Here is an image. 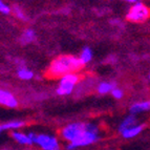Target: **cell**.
<instances>
[{
    "label": "cell",
    "instance_id": "6da1fadb",
    "mask_svg": "<svg viewBox=\"0 0 150 150\" xmlns=\"http://www.w3.org/2000/svg\"><path fill=\"white\" fill-rule=\"evenodd\" d=\"M83 67L79 57L71 55L59 56L52 61L46 70V77L50 79L61 78L70 73H78Z\"/></svg>",
    "mask_w": 150,
    "mask_h": 150
},
{
    "label": "cell",
    "instance_id": "7a4b0ae2",
    "mask_svg": "<svg viewBox=\"0 0 150 150\" xmlns=\"http://www.w3.org/2000/svg\"><path fill=\"white\" fill-rule=\"evenodd\" d=\"M100 139L99 128L95 124L86 123V129L81 133L75 141L68 143L66 145V150H76L80 147H86L91 144H95Z\"/></svg>",
    "mask_w": 150,
    "mask_h": 150
},
{
    "label": "cell",
    "instance_id": "3957f363",
    "mask_svg": "<svg viewBox=\"0 0 150 150\" xmlns=\"http://www.w3.org/2000/svg\"><path fill=\"white\" fill-rule=\"evenodd\" d=\"M81 80H82V76L78 73H70L64 75L59 80V86L56 89V93L59 96L70 95Z\"/></svg>",
    "mask_w": 150,
    "mask_h": 150
},
{
    "label": "cell",
    "instance_id": "277c9868",
    "mask_svg": "<svg viewBox=\"0 0 150 150\" xmlns=\"http://www.w3.org/2000/svg\"><path fill=\"white\" fill-rule=\"evenodd\" d=\"M150 18V8L143 2H137L132 4L126 14V19L133 23L145 22Z\"/></svg>",
    "mask_w": 150,
    "mask_h": 150
},
{
    "label": "cell",
    "instance_id": "5b68a950",
    "mask_svg": "<svg viewBox=\"0 0 150 150\" xmlns=\"http://www.w3.org/2000/svg\"><path fill=\"white\" fill-rule=\"evenodd\" d=\"M86 129V123L75 122L67 124L60 130V137L66 142L70 143L75 141L81 133Z\"/></svg>",
    "mask_w": 150,
    "mask_h": 150
},
{
    "label": "cell",
    "instance_id": "8992f818",
    "mask_svg": "<svg viewBox=\"0 0 150 150\" xmlns=\"http://www.w3.org/2000/svg\"><path fill=\"white\" fill-rule=\"evenodd\" d=\"M34 144H37L42 150H61L60 144L57 138L44 134V133L36 134Z\"/></svg>",
    "mask_w": 150,
    "mask_h": 150
},
{
    "label": "cell",
    "instance_id": "52a82bcc",
    "mask_svg": "<svg viewBox=\"0 0 150 150\" xmlns=\"http://www.w3.org/2000/svg\"><path fill=\"white\" fill-rule=\"evenodd\" d=\"M0 105L8 108H16L18 107L19 103H18L17 98L11 91L0 88Z\"/></svg>",
    "mask_w": 150,
    "mask_h": 150
},
{
    "label": "cell",
    "instance_id": "ba28073f",
    "mask_svg": "<svg viewBox=\"0 0 150 150\" xmlns=\"http://www.w3.org/2000/svg\"><path fill=\"white\" fill-rule=\"evenodd\" d=\"M145 128V125H141V124H135V125L131 126V127L126 128L125 130H123L121 134L124 139H133L135 137H138L141 132Z\"/></svg>",
    "mask_w": 150,
    "mask_h": 150
},
{
    "label": "cell",
    "instance_id": "9c48e42d",
    "mask_svg": "<svg viewBox=\"0 0 150 150\" xmlns=\"http://www.w3.org/2000/svg\"><path fill=\"white\" fill-rule=\"evenodd\" d=\"M129 110H130V113L134 115H137V113L150 111V100L134 103V104H132V105L130 106Z\"/></svg>",
    "mask_w": 150,
    "mask_h": 150
},
{
    "label": "cell",
    "instance_id": "30bf717a",
    "mask_svg": "<svg viewBox=\"0 0 150 150\" xmlns=\"http://www.w3.org/2000/svg\"><path fill=\"white\" fill-rule=\"evenodd\" d=\"M36 39H37V34L33 28H28L22 33V35L19 38V41H20L21 44L26 45L30 44V43L35 42Z\"/></svg>",
    "mask_w": 150,
    "mask_h": 150
},
{
    "label": "cell",
    "instance_id": "8fae6325",
    "mask_svg": "<svg viewBox=\"0 0 150 150\" xmlns=\"http://www.w3.org/2000/svg\"><path fill=\"white\" fill-rule=\"evenodd\" d=\"M12 138L17 143L21 144V145H32V144H34L33 141L30 139L28 133H23V132H20V131L14 130L12 132Z\"/></svg>",
    "mask_w": 150,
    "mask_h": 150
},
{
    "label": "cell",
    "instance_id": "7c38bea8",
    "mask_svg": "<svg viewBox=\"0 0 150 150\" xmlns=\"http://www.w3.org/2000/svg\"><path fill=\"white\" fill-rule=\"evenodd\" d=\"M115 87H117L115 82H112V81H104V82H101L98 84L97 91L100 95H106V93H111V90Z\"/></svg>",
    "mask_w": 150,
    "mask_h": 150
},
{
    "label": "cell",
    "instance_id": "4fadbf2b",
    "mask_svg": "<svg viewBox=\"0 0 150 150\" xmlns=\"http://www.w3.org/2000/svg\"><path fill=\"white\" fill-rule=\"evenodd\" d=\"M137 123H138V120H137V118H135L134 115H128V117H126V118L123 120V122L120 124V126H119V131L122 132L123 130H125L126 128L131 127V126L135 125Z\"/></svg>",
    "mask_w": 150,
    "mask_h": 150
},
{
    "label": "cell",
    "instance_id": "5bb4252c",
    "mask_svg": "<svg viewBox=\"0 0 150 150\" xmlns=\"http://www.w3.org/2000/svg\"><path fill=\"white\" fill-rule=\"evenodd\" d=\"M25 125V123L23 121L17 120V121H10V122H6L4 124L1 125L2 130H17L19 128L23 127Z\"/></svg>",
    "mask_w": 150,
    "mask_h": 150
},
{
    "label": "cell",
    "instance_id": "9a60e30c",
    "mask_svg": "<svg viewBox=\"0 0 150 150\" xmlns=\"http://www.w3.org/2000/svg\"><path fill=\"white\" fill-rule=\"evenodd\" d=\"M93 50H91V48L89 47H84L82 50V52H81L80 54V57H79V59H80V61L82 62L83 65L87 64V63H89L90 61L93 60Z\"/></svg>",
    "mask_w": 150,
    "mask_h": 150
},
{
    "label": "cell",
    "instance_id": "2e32d148",
    "mask_svg": "<svg viewBox=\"0 0 150 150\" xmlns=\"http://www.w3.org/2000/svg\"><path fill=\"white\" fill-rule=\"evenodd\" d=\"M17 76L19 79L21 80H24V81H28V80H30L34 78V73H33L32 70H30L28 68L24 67H19L17 70Z\"/></svg>",
    "mask_w": 150,
    "mask_h": 150
},
{
    "label": "cell",
    "instance_id": "e0dca14e",
    "mask_svg": "<svg viewBox=\"0 0 150 150\" xmlns=\"http://www.w3.org/2000/svg\"><path fill=\"white\" fill-rule=\"evenodd\" d=\"M12 12L14 13V15H15L18 19H20V20H22V21H28V16L25 15L24 11H23L22 8H21V6H19V5H17V4L14 5L12 8Z\"/></svg>",
    "mask_w": 150,
    "mask_h": 150
},
{
    "label": "cell",
    "instance_id": "ac0fdd59",
    "mask_svg": "<svg viewBox=\"0 0 150 150\" xmlns=\"http://www.w3.org/2000/svg\"><path fill=\"white\" fill-rule=\"evenodd\" d=\"M110 93H111V95H112V97L115 98V99H117V100H121V99L124 97V91H123V90L121 89V88H119V87L113 88Z\"/></svg>",
    "mask_w": 150,
    "mask_h": 150
},
{
    "label": "cell",
    "instance_id": "d6986e66",
    "mask_svg": "<svg viewBox=\"0 0 150 150\" xmlns=\"http://www.w3.org/2000/svg\"><path fill=\"white\" fill-rule=\"evenodd\" d=\"M12 12V8L8 6V4H5L3 2V0H0V13L1 14H4V15H8Z\"/></svg>",
    "mask_w": 150,
    "mask_h": 150
},
{
    "label": "cell",
    "instance_id": "ffe728a7",
    "mask_svg": "<svg viewBox=\"0 0 150 150\" xmlns=\"http://www.w3.org/2000/svg\"><path fill=\"white\" fill-rule=\"evenodd\" d=\"M110 23L112 25H115V26H120V25H122V22H121V20H119V19H111L110 20Z\"/></svg>",
    "mask_w": 150,
    "mask_h": 150
},
{
    "label": "cell",
    "instance_id": "44dd1931",
    "mask_svg": "<svg viewBox=\"0 0 150 150\" xmlns=\"http://www.w3.org/2000/svg\"><path fill=\"white\" fill-rule=\"evenodd\" d=\"M124 1L129 2V3H132V4H134V3H137V2H140V0H124Z\"/></svg>",
    "mask_w": 150,
    "mask_h": 150
},
{
    "label": "cell",
    "instance_id": "7402d4cb",
    "mask_svg": "<svg viewBox=\"0 0 150 150\" xmlns=\"http://www.w3.org/2000/svg\"><path fill=\"white\" fill-rule=\"evenodd\" d=\"M1 131H2V128H1V125H0V133H1Z\"/></svg>",
    "mask_w": 150,
    "mask_h": 150
},
{
    "label": "cell",
    "instance_id": "603a6c76",
    "mask_svg": "<svg viewBox=\"0 0 150 150\" xmlns=\"http://www.w3.org/2000/svg\"><path fill=\"white\" fill-rule=\"evenodd\" d=\"M149 79H150V74H149Z\"/></svg>",
    "mask_w": 150,
    "mask_h": 150
}]
</instances>
